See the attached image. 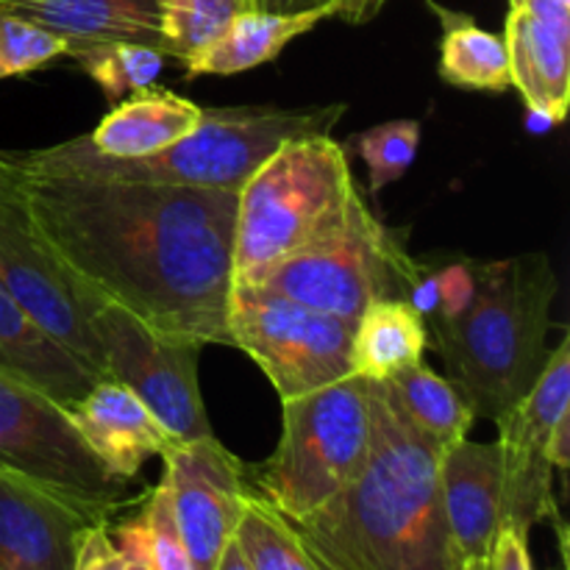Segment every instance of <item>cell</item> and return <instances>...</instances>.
Here are the masks:
<instances>
[{
    "instance_id": "obj_1",
    "label": "cell",
    "mask_w": 570,
    "mask_h": 570,
    "mask_svg": "<svg viewBox=\"0 0 570 570\" xmlns=\"http://www.w3.org/2000/svg\"><path fill=\"white\" fill-rule=\"evenodd\" d=\"M33 228L100 301L150 332L232 345L237 193L87 173H17Z\"/></svg>"
},
{
    "instance_id": "obj_2",
    "label": "cell",
    "mask_w": 570,
    "mask_h": 570,
    "mask_svg": "<svg viewBox=\"0 0 570 570\" xmlns=\"http://www.w3.org/2000/svg\"><path fill=\"white\" fill-rule=\"evenodd\" d=\"M373 443L348 488L293 521L321 570H456L434 451L371 382Z\"/></svg>"
},
{
    "instance_id": "obj_3",
    "label": "cell",
    "mask_w": 570,
    "mask_h": 570,
    "mask_svg": "<svg viewBox=\"0 0 570 570\" xmlns=\"http://www.w3.org/2000/svg\"><path fill=\"white\" fill-rule=\"evenodd\" d=\"M456 267L462 287L440 276L434 293H443V301L426 328L443 356L445 379L473 415L495 423L529 393L549 360L554 267L543 254Z\"/></svg>"
},
{
    "instance_id": "obj_4",
    "label": "cell",
    "mask_w": 570,
    "mask_h": 570,
    "mask_svg": "<svg viewBox=\"0 0 570 570\" xmlns=\"http://www.w3.org/2000/svg\"><path fill=\"white\" fill-rule=\"evenodd\" d=\"M348 106L328 104L315 109H282V106H223L204 109L193 134L159 154L139 159L104 156L83 137L50 145L20 156L22 170L31 173H87L122 181L178 184V187L228 189L243 184L289 139L332 134Z\"/></svg>"
},
{
    "instance_id": "obj_5",
    "label": "cell",
    "mask_w": 570,
    "mask_h": 570,
    "mask_svg": "<svg viewBox=\"0 0 570 570\" xmlns=\"http://www.w3.org/2000/svg\"><path fill=\"white\" fill-rule=\"evenodd\" d=\"M360 198L348 154L328 134L284 142L237 193L234 284H262Z\"/></svg>"
},
{
    "instance_id": "obj_6",
    "label": "cell",
    "mask_w": 570,
    "mask_h": 570,
    "mask_svg": "<svg viewBox=\"0 0 570 570\" xmlns=\"http://www.w3.org/2000/svg\"><path fill=\"white\" fill-rule=\"evenodd\" d=\"M373 443L371 382L340 379L282 401V438L262 465L245 468L250 495L289 523L312 515L365 465Z\"/></svg>"
},
{
    "instance_id": "obj_7",
    "label": "cell",
    "mask_w": 570,
    "mask_h": 570,
    "mask_svg": "<svg viewBox=\"0 0 570 570\" xmlns=\"http://www.w3.org/2000/svg\"><path fill=\"white\" fill-rule=\"evenodd\" d=\"M423 284L404 239L382 226L360 195L337 226L273 267L259 287L356 323L373 301H415Z\"/></svg>"
},
{
    "instance_id": "obj_8",
    "label": "cell",
    "mask_w": 570,
    "mask_h": 570,
    "mask_svg": "<svg viewBox=\"0 0 570 570\" xmlns=\"http://www.w3.org/2000/svg\"><path fill=\"white\" fill-rule=\"evenodd\" d=\"M226 326L234 348L262 367L282 401L354 376V323L259 284H234Z\"/></svg>"
},
{
    "instance_id": "obj_9",
    "label": "cell",
    "mask_w": 570,
    "mask_h": 570,
    "mask_svg": "<svg viewBox=\"0 0 570 570\" xmlns=\"http://www.w3.org/2000/svg\"><path fill=\"white\" fill-rule=\"evenodd\" d=\"M0 468L106 523L131 499V482L109 473L89 451L65 406L6 373H0Z\"/></svg>"
},
{
    "instance_id": "obj_10",
    "label": "cell",
    "mask_w": 570,
    "mask_h": 570,
    "mask_svg": "<svg viewBox=\"0 0 570 570\" xmlns=\"http://www.w3.org/2000/svg\"><path fill=\"white\" fill-rule=\"evenodd\" d=\"M0 287L95 376L106 379L104 348L92 326L95 309L104 301L45 245L17 184L11 193L0 195Z\"/></svg>"
},
{
    "instance_id": "obj_11",
    "label": "cell",
    "mask_w": 570,
    "mask_h": 570,
    "mask_svg": "<svg viewBox=\"0 0 570 570\" xmlns=\"http://www.w3.org/2000/svg\"><path fill=\"white\" fill-rule=\"evenodd\" d=\"M92 326L104 348L106 379L131 390L173 440L209 438L212 426L198 384L204 345L161 337L109 301L95 309Z\"/></svg>"
},
{
    "instance_id": "obj_12",
    "label": "cell",
    "mask_w": 570,
    "mask_h": 570,
    "mask_svg": "<svg viewBox=\"0 0 570 570\" xmlns=\"http://www.w3.org/2000/svg\"><path fill=\"white\" fill-rule=\"evenodd\" d=\"M570 412V343H562L546 360L529 393L499 417L501 449V510L507 527L529 534L534 523L557 518L554 462L549 456L551 432ZM501 523V527H504Z\"/></svg>"
},
{
    "instance_id": "obj_13",
    "label": "cell",
    "mask_w": 570,
    "mask_h": 570,
    "mask_svg": "<svg viewBox=\"0 0 570 570\" xmlns=\"http://www.w3.org/2000/svg\"><path fill=\"white\" fill-rule=\"evenodd\" d=\"M173 515L195 570H215L223 546L239 521L248 479L237 460L215 434L198 440H173L161 454Z\"/></svg>"
},
{
    "instance_id": "obj_14",
    "label": "cell",
    "mask_w": 570,
    "mask_h": 570,
    "mask_svg": "<svg viewBox=\"0 0 570 570\" xmlns=\"http://www.w3.org/2000/svg\"><path fill=\"white\" fill-rule=\"evenodd\" d=\"M95 523L106 521L0 468V570H72Z\"/></svg>"
},
{
    "instance_id": "obj_15",
    "label": "cell",
    "mask_w": 570,
    "mask_h": 570,
    "mask_svg": "<svg viewBox=\"0 0 570 570\" xmlns=\"http://www.w3.org/2000/svg\"><path fill=\"white\" fill-rule=\"evenodd\" d=\"M499 443L460 440L440 454V495L456 570H488L504 523Z\"/></svg>"
},
{
    "instance_id": "obj_16",
    "label": "cell",
    "mask_w": 570,
    "mask_h": 570,
    "mask_svg": "<svg viewBox=\"0 0 570 570\" xmlns=\"http://www.w3.org/2000/svg\"><path fill=\"white\" fill-rule=\"evenodd\" d=\"M512 87L529 109L562 122L570 104V3L521 0L510 6L504 28Z\"/></svg>"
},
{
    "instance_id": "obj_17",
    "label": "cell",
    "mask_w": 570,
    "mask_h": 570,
    "mask_svg": "<svg viewBox=\"0 0 570 570\" xmlns=\"http://www.w3.org/2000/svg\"><path fill=\"white\" fill-rule=\"evenodd\" d=\"M67 415L89 451L109 468V473L126 482L137 476L148 456H161L173 443L154 412L131 390L111 379L95 382L81 401L67 406Z\"/></svg>"
},
{
    "instance_id": "obj_18",
    "label": "cell",
    "mask_w": 570,
    "mask_h": 570,
    "mask_svg": "<svg viewBox=\"0 0 570 570\" xmlns=\"http://www.w3.org/2000/svg\"><path fill=\"white\" fill-rule=\"evenodd\" d=\"M0 11L65 39L70 56L104 42H137L161 50L156 0H0Z\"/></svg>"
},
{
    "instance_id": "obj_19",
    "label": "cell",
    "mask_w": 570,
    "mask_h": 570,
    "mask_svg": "<svg viewBox=\"0 0 570 570\" xmlns=\"http://www.w3.org/2000/svg\"><path fill=\"white\" fill-rule=\"evenodd\" d=\"M0 373L39 390L59 406H72L100 382L78 356L50 337L0 287Z\"/></svg>"
},
{
    "instance_id": "obj_20",
    "label": "cell",
    "mask_w": 570,
    "mask_h": 570,
    "mask_svg": "<svg viewBox=\"0 0 570 570\" xmlns=\"http://www.w3.org/2000/svg\"><path fill=\"white\" fill-rule=\"evenodd\" d=\"M200 117L204 106L170 89L148 87L117 100L115 109L83 139L89 148L104 156L139 159V156L159 154L193 134Z\"/></svg>"
},
{
    "instance_id": "obj_21",
    "label": "cell",
    "mask_w": 570,
    "mask_h": 570,
    "mask_svg": "<svg viewBox=\"0 0 570 570\" xmlns=\"http://www.w3.org/2000/svg\"><path fill=\"white\" fill-rule=\"evenodd\" d=\"M326 14H265V11H239L209 45L184 59L187 76H234L254 70L276 59L293 39L312 31Z\"/></svg>"
},
{
    "instance_id": "obj_22",
    "label": "cell",
    "mask_w": 570,
    "mask_h": 570,
    "mask_svg": "<svg viewBox=\"0 0 570 570\" xmlns=\"http://www.w3.org/2000/svg\"><path fill=\"white\" fill-rule=\"evenodd\" d=\"M429 345L426 317L412 301H373L354 323L351 362L354 376L367 382H387L404 367L423 362Z\"/></svg>"
},
{
    "instance_id": "obj_23",
    "label": "cell",
    "mask_w": 570,
    "mask_h": 570,
    "mask_svg": "<svg viewBox=\"0 0 570 570\" xmlns=\"http://www.w3.org/2000/svg\"><path fill=\"white\" fill-rule=\"evenodd\" d=\"M379 384L399 415L440 454L465 440L476 423V415L460 390L423 362H415Z\"/></svg>"
},
{
    "instance_id": "obj_24",
    "label": "cell",
    "mask_w": 570,
    "mask_h": 570,
    "mask_svg": "<svg viewBox=\"0 0 570 570\" xmlns=\"http://www.w3.org/2000/svg\"><path fill=\"white\" fill-rule=\"evenodd\" d=\"M443 42H440V76L451 87L471 92H507L512 89L510 53L504 37L484 31L468 14L440 9Z\"/></svg>"
},
{
    "instance_id": "obj_25",
    "label": "cell",
    "mask_w": 570,
    "mask_h": 570,
    "mask_svg": "<svg viewBox=\"0 0 570 570\" xmlns=\"http://www.w3.org/2000/svg\"><path fill=\"white\" fill-rule=\"evenodd\" d=\"M234 540L250 570H321L293 523L250 493L234 527Z\"/></svg>"
},
{
    "instance_id": "obj_26",
    "label": "cell",
    "mask_w": 570,
    "mask_h": 570,
    "mask_svg": "<svg viewBox=\"0 0 570 570\" xmlns=\"http://www.w3.org/2000/svg\"><path fill=\"white\" fill-rule=\"evenodd\" d=\"M72 59L109 95L111 104L154 87L167 56L159 48L137 42H104L78 50Z\"/></svg>"
},
{
    "instance_id": "obj_27",
    "label": "cell",
    "mask_w": 570,
    "mask_h": 570,
    "mask_svg": "<svg viewBox=\"0 0 570 570\" xmlns=\"http://www.w3.org/2000/svg\"><path fill=\"white\" fill-rule=\"evenodd\" d=\"M159 3L161 53L184 61L209 45L248 0H156Z\"/></svg>"
},
{
    "instance_id": "obj_28",
    "label": "cell",
    "mask_w": 570,
    "mask_h": 570,
    "mask_svg": "<svg viewBox=\"0 0 570 570\" xmlns=\"http://www.w3.org/2000/svg\"><path fill=\"white\" fill-rule=\"evenodd\" d=\"M356 148L367 165L371 195H379L384 187L401 181L415 161L417 148H421V122L390 120L373 126L356 139Z\"/></svg>"
},
{
    "instance_id": "obj_29",
    "label": "cell",
    "mask_w": 570,
    "mask_h": 570,
    "mask_svg": "<svg viewBox=\"0 0 570 570\" xmlns=\"http://www.w3.org/2000/svg\"><path fill=\"white\" fill-rule=\"evenodd\" d=\"M61 56H70L65 39L22 20V17L0 11V78L42 70Z\"/></svg>"
},
{
    "instance_id": "obj_30",
    "label": "cell",
    "mask_w": 570,
    "mask_h": 570,
    "mask_svg": "<svg viewBox=\"0 0 570 570\" xmlns=\"http://www.w3.org/2000/svg\"><path fill=\"white\" fill-rule=\"evenodd\" d=\"M139 521H142L145 560H148L150 570H195L187 554V546L181 540V532H178L170 493H167L165 482H159L145 495Z\"/></svg>"
},
{
    "instance_id": "obj_31",
    "label": "cell",
    "mask_w": 570,
    "mask_h": 570,
    "mask_svg": "<svg viewBox=\"0 0 570 570\" xmlns=\"http://www.w3.org/2000/svg\"><path fill=\"white\" fill-rule=\"evenodd\" d=\"M72 570H128L126 554L111 538L109 523H95L81 534Z\"/></svg>"
},
{
    "instance_id": "obj_32",
    "label": "cell",
    "mask_w": 570,
    "mask_h": 570,
    "mask_svg": "<svg viewBox=\"0 0 570 570\" xmlns=\"http://www.w3.org/2000/svg\"><path fill=\"white\" fill-rule=\"evenodd\" d=\"M488 570H534L532 557H529V534L504 523L493 543Z\"/></svg>"
},
{
    "instance_id": "obj_33",
    "label": "cell",
    "mask_w": 570,
    "mask_h": 570,
    "mask_svg": "<svg viewBox=\"0 0 570 570\" xmlns=\"http://www.w3.org/2000/svg\"><path fill=\"white\" fill-rule=\"evenodd\" d=\"M115 543L120 546V551L126 554L128 560V570H150L148 568V560H145V540H142V521L137 518H131V521L120 523V527L115 529Z\"/></svg>"
},
{
    "instance_id": "obj_34",
    "label": "cell",
    "mask_w": 570,
    "mask_h": 570,
    "mask_svg": "<svg viewBox=\"0 0 570 570\" xmlns=\"http://www.w3.org/2000/svg\"><path fill=\"white\" fill-rule=\"evenodd\" d=\"M250 11H265V14H309V11H321V14L334 17L337 0H248Z\"/></svg>"
},
{
    "instance_id": "obj_35",
    "label": "cell",
    "mask_w": 570,
    "mask_h": 570,
    "mask_svg": "<svg viewBox=\"0 0 570 570\" xmlns=\"http://www.w3.org/2000/svg\"><path fill=\"white\" fill-rule=\"evenodd\" d=\"M387 0H337L334 17L351 22V26H365V22L376 20L379 11L384 9Z\"/></svg>"
},
{
    "instance_id": "obj_36",
    "label": "cell",
    "mask_w": 570,
    "mask_h": 570,
    "mask_svg": "<svg viewBox=\"0 0 570 570\" xmlns=\"http://www.w3.org/2000/svg\"><path fill=\"white\" fill-rule=\"evenodd\" d=\"M549 456H551V462H554V468L568 471V465H570V412L557 421L554 432H551Z\"/></svg>"
},
{
    "instance_id": "obj_37",
    "label": "cell",
    "mask_w": 570,
    "mask_h": 570,
    "mask_svg": "<svg viewBox=\"0 0 570 570\" xmlns=\"http://www.w3.org/2000/svg\"><path fill=\"white\" fill-rule=\"evenodd\" d=\"M17 173H20V156L9 154V150L0 148V195H6L14 189Z\"/></svg>"
},
{
    "instance_id": "obj_38",
    "label": "cell",
    "mask_w": 570,
    "mask_h": 570,
    "mask_svg": "<svg viewBox=\"0 0 570 570\" xmlns=\"http://www.w3.org/2000/svg\"><path fill=\"white\" fill-rule=\"evenodd\" d=\"M215 570H250L248 560H245V554H243V549H239V543L234 540V534H232V540L223 546L220 560H217Z\"/></svg>"
},
{
    "instance_id": "obj_39",
    "label": "cell",
    "mask_w": 570,
    "mask_h": 570,
    "mask_svg": "<svg viewBox=\"0 0 570 570\" xmlns=\"http://www.w3.org/2000/svg\"><path fill=\"white\" fill-rule=\"evenodd\" d=\"M518 3H521V0H510V6H518Z\"/></svg>"
},
{
    "instance_id": "obj_40",
    "label": "cell",
    "mask_w": 570,
    "mask_h": 570,
    "mask_svg": "<svg viewBox=\"0 0 570 570\" xmlns=\"http://www.w3.org/2000/svg\"><path fill=\"white\" fill-rule=\"evenodd\" d=\"M566 3H570V0H566Z\"/></svg>"
}]
</instances>
